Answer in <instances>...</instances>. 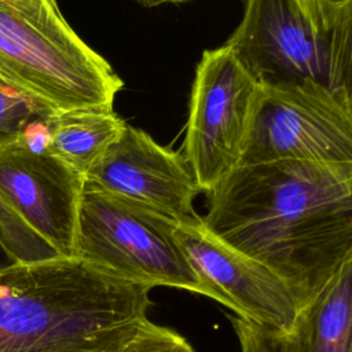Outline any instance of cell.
<instances>
[{
    "mask_svg": "<svg viewBox=\"0 0 352 352\" xmlns=\"http://www.w3.org/2000/svg\"><path fill=\"white\" fill-rule=\"evenodd\" d=\"M50 118H38L30 121L23 128L18 143L34 154L45 153L51 142V131L48 124Z\"/></svg>",
    "mask_w": 352,
    "mask_h": 352,
    "instance_id": "cell-16",
    "label": "cell"
},
{
    "mask_svg": "<svg viewBox=\"0 0 352 352\" xmlns=\"http://www.w3.org/2000/svg\"><path fill=\"white\" fill-rule=\"evenodd\" d=\"M14 261L11 260V257L7 254V252L1 248L0 245V268L4 267V265H8V264H12Z\"/></svg>",
    "mask_w": 352,
    "mask_h": 352,
    "instance_id": "cell-17",
    "label": "cell"
},
{
    "mask_svg": "<svg viewBox=\"0 0 352 352\" xmlns=\"http://www.w3.org/2000/svg\"><path fill=\"white\" fill-rule=\"evenodd\" d=\"M48 124L47 151L84 176L126 122L113 109H76L54 114Z\"/></svg>",
    "mask_w": 352,
    "mask_h": 352,
    "instance_id": "cell-12",
    "label": "cell"
},
{
    "mask_svg": "<svg viewBox=\"0 0 352 352\" xmlns=\"http://www.w3.org/2000/svg\"><path fill=\"white\" fill-rule=\"evenodd\" d=\"M84 176L18 142L0 147V245L14 263L74 257Z\"/></svg>",
    "mask_w": 352,
    "mask_h": 352,
    "instance_id": "cell-6",
    "label": "cell"
},
{
    "mask_svg": "<svg viewBox=\"0 0 352 352\" xmlns=\"http://www.w3.org/2000/svg\"><path fill=\"white\" fill-rule=\"evenodd\" d=\"M231 323L238 337L241 352H274V348L263 330L238 316L231 318Z\"/></svg>",
    "mask_w": 352,
    "mask_h": 352,
    "instance_id": "cell-15",
    "label": "cell"
},
{
    "mask_svg": "<svg viewBox=\"0 0 352 352\" xmlns=\"http://www.w3.org/2000/svg\"><path fill=\"white\" fill-rule=\"evenodd\" d=\"M150 287L77 257L0 268V352H122L147 319Z\"/></svg>",
    "mask_w": 352,
    "mask_h": 352,
    "instance_id": "cell-2",
    "label": "cell"
},
{
    "mask_svg": "<svg viewBox=\"0 0 352 352\" xmlns=\"http://www.w3.org/2000/svg\"><path fill=\"white\" fill-rule=\"evenodd\" d=\"M84 186L146 206L175 221L198 217L192 204L201 190L184 157L128 124L87 170Z\"/></svg>",
    "mask_w": 352,
    "mask_h": 352,
    "instance_id": "cell-10",
    "label": "cell"
},
{
    "mask_svg": "<svg viewBox=\"0 0 352 352\" xmlns=\"http://www.w3.org/2000/svg\"><path fill=\"white\" fill-rule=\"evenodd\" d=\"M352 166V96L314 81L258 85L239 165Z\"/></svg>",
    "mask_w": 352,
    "mask_h": 352,
    "instance_id": "cell-7",
    "label": "cell"
},
{
    "mask_svg": "<svg viewBox=\"0 0 352 352\" xmlns=\"http://www.w3.org/2000/svg\"><path fill=\"white\" fill-rule=\"evenodd\" d=\"M175 239L201 283L202 296L232 309L267 336L292 327L297 305L271 270L217 238L199 216L177 221Z\"/></svg>",
    "mask_w": 352,
    "mask_h": 352,
    "instance_id": "cell-9",
    "label": "cell"
},
{
    "mask_svg": "<svg viewBox=\"0 0 352 352\" xmlns=\"http://www.w3.org/2000/svg\"><path fill=\"white\" fill-rule=\"evenodd\" d=\"M122 352H194V349L175 330L146 319Z\"/></svg>",
    "mask_w": 352,
    "mask_h": 352,
    "instance_id": "cell-14",
    "label": "cell"
},
{
    "mask_svg": "<svg viewBox=\"0 0 352 352\" xmlns=\"http://www.w3.org/2000/svg\"><path fill=\"white\" fill-rule=\"evenodd\" d=\"M0 78L54 111L113 109L122 80L55 0H0Z\"/></svg>",
    "mask_w": 352,
    "mask_h": 352,
    "instance_id": "cell-4",
    "label": "cell"
},
{
    "mask_svg": "<svg viewBox=\"0 0 352 352\" xmlns=\"http://www.w3.org/2000/svg\"><path fill=\"white\" fill-rule=\"evenodd\" d=\"M352 257L297 311L292 327L267 336L274 352H351Z\"/></svg>",
    "mask_w": 352,
    "mask_h": 352,
    "instance_id": "cell-11",
    "label": "cell"
},
{
    "mask_svg": "<svg viewBox=\"0 0 352 352\" xmlns=\"http://www.w3.org/2000/svg\"><path fill=\"white\" fill-rule=\"evenodd\" d=\"M226 45L260 85L314 81L351 92L352 0H245Z\"/></svg>",
    "mask_w": 352,
    "mask_h": 352,
    "instance_id": "cell-3",
    "label": "cell"
},
{
    "mask_svg": "<svg viewBox=\"0 0 352 352\" xmlns=\"http://www.w3.org/2000/svg\"><path fill=\"white\" fill-rule=\"evenodd\" d=\"M258 85L226 44L204 51L183 143L201 191L212 190L241 164Z\"/></svg>",
    "mask_w": 352,
    "mask_h": 352,
    "instance_id": "cell-8",
    "label": "cell"
},
{
    "mask_svg": "<svg viewBox=\"0 0 352 352\" xmlns=\"http://www.w3.org/2000/svg\"><path fill=\"white\" fill-rule=\"evenodd\" d=\"M54 114L45 103L0 78V147L18 142L30 121Z\"/></svg>",
    "mask_w": 352,
    "mask_h": 352,
    "instance_id": "cell-13",
    "label": "cell"
},
{
    "mask_svg": "<svg viewBox=\"0 0 352 352\" xmlns=\"http://www.w3.org/2000/svg\"><path fill=\"white\" fill-rule=\"evenodd\" d=\"M139 3H144V1H147V0H138Z\"/></svg>",
    "mask_w": 352,
    "mask_h": 352,
    "instance_id": "cell-19",
    "label": "cell"
},
{
    "mask_svg": "<svg viewBox=\"0 0 352 352\" xmlns=\"http://www.w3.org/2000/svg\"><path fill=\"white\" fill-rule=\"evenodd\" d=\"M176 223L146 206L84 186L74 257L125 282L202 294L201 283L175 239Z\"/></svg>",
    "mask_w": 352,
    "mask_h": 352,
    "instance_id": "cell-5",
    "label": "cell"
},
{
    "mask_svg": "<svg viewBox=\"0 0 352 352\" xmlns=\"http://www.w3.org/2000/svg\"><path fill=\"white\" fill-rule=\"evenodd\" d=\"M208 194V230L271 270L297 311L352 257L349 165H238Z\"/></svg>",
    "mask_w": 352,
    "mask_h": 352,
    "instance_id": "cell-1",
    "label": "cell"
},
{
    "mask_svg": "<svg viewBox=\"0 0 352 352\" xmlns=\"http://www.w3.org/2000/svg\"><path fill=\"white\" fill-rule=\"evenodd\" d=\"M168 1H184V0H168Z\"/></svg>",
    "mask_w": 352,
    "mask_h": 352,
    "instance_id": "cell-18",
    "label": "cell"
}]
</instances>
